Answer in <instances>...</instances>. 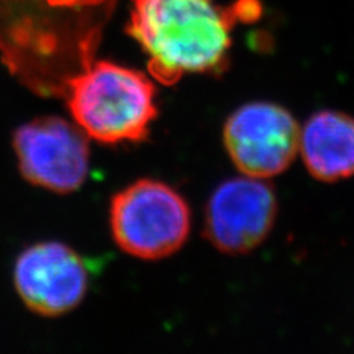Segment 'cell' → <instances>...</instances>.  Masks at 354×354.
Returning a JSON list of instances; mask_svg holds the SVG:
<instances>
[{"mask_svg":"<svg viewBox=\"0 0 354 354\" xmlns=\"http://www.w3.org/2000/svg\"><path fill=\"white\" fill-rule=\"evenodd\" d=\"M278 203L272 186L256 177L221 183L205 209V235L226 254H247L261 245L273 229Z\"/></svg>","mask_w":354,"mask_h":354,"instance_id":"cell-6","label":"cell"},{"mask_svg":"<svg viewBox=\"0 0 354 354\" xmlns=\"http://www.w3.org/2000/svg\"><path fill=\"white\" fill-rule=\"evenodd\" d=\"M86 133L58 117L36 118L14 135V151L24 179L57 194L83 186L91 164Z\"/></svg>","mask_w":354,"mask_h":354,"instance_id":"cell-4","label":"cell"},{"mask_svg":"<svg viewBox=\"0 0 354 354\" xmlns=\"http://www.w3.org/2000/svg\"><path fill=\"white\" fill-rule=\"evenodd\" d=\"M298 152L315 179H348L354 176V118L338 111L316 113L301 129Z\"/></svg>","mask_w":354,"mask_h":354,"instance_id":"cell-8","label":"cell"},{"mask_svg":"<svg viewBox=\"0 0 354 354\" xmlns=\"http://www.w3.org/2000/svg\"><path fill=\"white\" fill-rule=\"evenodd\" d=\"M117 245L140 260L179 251L191 232V209L169 185L143 179L118 192L109 212Z\"/></svg>","mask_w":354,"mask_h":354,"instance_id":"cell-3","label":"cell"},{"mask_svg":"<svg viewBox=\"0 0 354 354\" xmlns=\"http://www.w3.org/2000/svg\"><path fill=\"white\" fill-rule=\"evenodd\" d=\"M62 95L74 123L101 143L143 140L157 117L149 77L113 62L87 64L70 77Z\"/></svg>","mask_w":354,"mask_h":354,"instance_id":"cell-2","label":"cell"},{"mask_svg":"<svg viewBox=\"0 0 354 354\" xmlns=\"http://www.w3.org/2000/svg\"><path fill=\"white\" fill-rule=\"evenodd\" d=\"M36 0H0V49L12 62H24L31 52H43L44 36L40 35L32 8Z\"/></svg>","mask_w":354,"mask_h":354,"instance_id":"cell-9","label":"cell"},{"mask_svg":"<svg viewBox=\"0 0 354 354\" xmlns=\"http://www.w3.org/2000/svg\"><path fill=\"white\" fill-rule=\"evenodd\" d=\"M87 283L82 257L59 242L27 248L14 268V285L22 303L44 317L70 313L83 301Z\"/></svg>","mask_w":354,"mask_h":354,"instance_id":"cell-7","label":"cell"},{"mask_svg":"<svg viewBox=\"0 0 354 354\" xmlns=\"http://www.w3.org/2000/svg\"><path fill=\"white\" fill-rule=\"evenodd\" d=\"M234 19L214 0H133L129 32L149 74L171 86L187 74L225 70Z\"/></svg>","mask_w":354,"mask_h":354,"instance_id":"cell-1","label":"cell"},{"mask_svg":"<svg viewBox=\"0 0 354 354\" xmlns=\"http://www.w3.org/2000/svg\"><path fill=\"white\" fill-rule=\"evenodd\" d=\"M300 135L290 111L270 102L241 106L223 129L230 160L243 176L256 179H270L290 167L300 151Z\"/></svg>","mask_w":354,"mask_h":354,"instance_id":"cell-5","label":"cell"}]
</instances>
